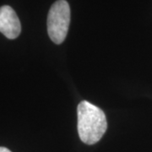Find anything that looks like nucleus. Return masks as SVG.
<instances>
[{
	"mask_svg": "<svg viewBox=\"0 0 152 152\" xmlns=\"http://www.w3.org/2000/svg\"><path fill=\"white\" fill-rule=\"evenodd\" d=\"M78 133L82 141L87 145L97 143L104 135L107 122L104 112L86 101L78 105Z\"/></svg>",
	"mask_w": 152,
	"mask_h": 152,
	"instance_id": "1",
	"label": "nucleus"
},
{
	"mask_svg": "<svg viewBox=\"0 0 152 152\" xmlns=\"http://www.w3.org/2000/svg\"><path fill=\"white\" fill-rule=\"evenodd\" d=\"M70 23V8L66 0H58L52 5L48 15V32L51 40L61 44L65 40Z\"/></svg>",
	"mask_w": 152,
	"mask_h": 152,
	"instance_id": "2",
	"label": "nucleus"
},
{
	"mask_svg": "<svg viewBox=\"0 0 152 152\" xmlns=\"http://www.w3.org/2000/svg\"><path fill=\"white\" fill-rule=\"evenodd\" d=\"M21 31V25L15 11L10 6L0 7V32L9 39H15Z\"/></svg>",
	"mask_w": 152,
	"mask_h": 152,
	"instance_id": "3",
	"label": "nucleus"
},
{
	"mask_svg": "<svg viewBox=\"0 0 152 152\" xmlns=\"http://www.w3.org/2000/svg\"><path fill=\"white\" fill-rule=\"evenodd\" d=\"M0 152H11L9 149L5 147H0Z\"/></svg>",
	"mask_w": 152,
	"mask_h": 152,
	"instance_id": "4",
	"label": "nucleus"
}]
</instances>
